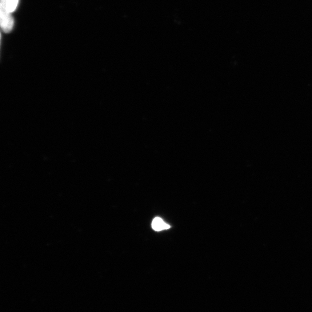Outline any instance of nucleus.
<instances>
[{
  "instance_id": "nucleus-1",
  "label": "nucleus",
  "mask_w": 312,
  "mask_h": 312,
  "mask_svg": "<svg viewBox=\"0 0 312 312\" xmlns=\"http://www.w3.org/2000/svg\"><path fill=\"white\" fill-rule=\"evenodd\" d=\"M0 25H1L2 30L5 33H9L13 30L14 21L10 13L0 11Z\"/></svg>"
},
{
  "instance_id": "nucleus-2",
  "label": "nucleus",
  "mask_w": 312,
  "mask_h": 312,
  "mask_svg": "<svg viewBox=\"0 0 312 312\" xmlns=\"http://www.w3.org/2000/svg\"><path fill=\"white\" fill-rule=\"evenodd\" d=\"M19 0H1L0 2V11H5L11 14L13 13L18 6Z\"/></svg>"
},
{
  "instance_id": "nucleus-3",
  "label": "nucleus",
  "mask_w": 312,
  "mask_h": 312,
  "mask_svg": "<svg viewBox=\"0 0 312 312\" xmlns=\"http://www.w3.org/2000/svg\"><path fill=\"white\" fill-rule=\"evenodd\" d=\"M152 227L156 231H162L170 229V226L163 221L161 218H155L152 223Z\"/></svg>"
}]
</instances>
